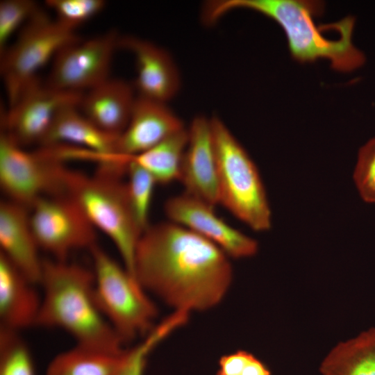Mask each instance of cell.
Returning a JSON list of instances; mask_svg holds the SVG:
<instances>
[{
    "mask_svg": "<svg viewBox=\"0 0 375 375\" xmlns=\"http://www.w3.org/2000/svg\"><path fill=\"white\" fill-rule=\"evenodd\" d=\"M229 256L219 247L171 221L149 225L141 235L134 276L174 309L205 311L225 297L233 280Z\"/></svg>",
    "mask_w": 375,
    "mask_h": 375,
    "instance_id": "1",
    "label": "cell"
},
{
    "mask_svg": "<svg viewBox=\"0 0 375 375\" xmlns=\"http://www.w3.org/2000/svg\"><path fill=\"white\" fill-rule=\"evenodd\" d=\"M39 285L36 326L63 330L80 346L112 353L126 350L98 306L92 269L67 260H44Z\"/></svg>",
    "mask_w": 375,
    "mask_h": 375,
    "instance_id": "2",
    "label": "cell"
},
{
    "mask_svg": "<svg viewBox=\"0 0 375 375\" xmlns=\"http://www.w3.org/2000/svg\"><path fill=\"white\" fill-rule=\"evenodd\" d=\"M322 3L302 0H215L203 4L202 19L215 24L228 12L244 8L258 12L278 23L284 31L292 57L301 62L328 60L335 70L349 72L362 67L365 54L354 46V25L337 38L327 37L337 22L317 26L314 17L322 12Z\"/></svg>",
    "mask_w": 375,
    "mask_h": 375,
    "instance_id": "3",
    "label": "cell"
},
{
    "mask_svg": "<svg viewBox=\"0 0 375 375\" xmlns=\"http://www.w3.org/2000/svg\"><path fill=\"white\" fill-rule=\"evenodd\" d=\"M127 167L98 165L92 175L68 169L65 194L72 197L96 228L115 244L123 265L134 276V258L142 231L134 216L122 177Z\"/></svg>",
    "mask_w": 375,
    "mask_h": 375,
    "instance_id": "4",
    "label": "cell"
},
{
    "mask_svg": "<svg viewBox=\"0 0 375 375\" xmlns=\"http://www.w3.org/2000/svg\"><path fill=\"white\" fill-rule=\"evenodd\" d=\"M210 119L217 164L218 203L256 231L272 226V212L258 169L224 122Z\"/></svg>",
    "mask_w": 375,
    "mask_h": 375,
    "instance_id": "5",
    "label": "cell"
},
{
    "mask_svg": "<svg viewBox=\"0 0 375 375\" xmlns=\"http://www.w3.org/2000/svg\"><path fill=\"white\" fill-rule=\"evenodd\" d=\"M89 251L95 297L103 315L124 344L144 338L157 324L158 310L147 292L97 244Z\"/></svg>",
    "mask_w": 375,
    "mask_h": 375,
    "instance_id": "6",
    "label": "cell"
},
{
    "mask_svg": "<svg viewBox=\"0 0 375 375\" xmlns=\"http://www.w3.org/2000/svg\"><path fill=\"white\" fill-rule=\"evenodd\" d=\"M80 38L40 9L22 28L15 42L1 53L0 71L8 106L51 62L64 47Z\"/></svg>",
    "mask_w": 375,
    "mask_h": 375,
    "instance_id": "7",
    "label": "cell"
},
{
    "mask_svg": "<svg viewBox=\"0 0 375 375\" xmlns=\"http://www.w3.org/2000/svg\"><path fill=\"white\" fill-rule=\"evenodd\" d=\"M68 169L53 146L28 151L1 132L0 185L8 200L29 208L42 197L65 194Z\"/></svg>",
    "mask_w": 375,
    "mask_h": 375,
    "instance_id": "8",
    "label": "cell"
},
{
    "mask_svg": "<svg viewBox=\"0 0 375 375\" xmlns=\"http://www.w3.org/2000/svg\"><path fill=\"white\" fill-rule=\"evenodd\" d=\"M31 226L41 250L66 260L74 251L97 244L96 228L67 194L44 197L28 208Z\"/></svg>",
    "mask_w": 375,
    "mask_h": 375,
    "instance_id": "9",
    "label": "cell"
},
{
    "mask_svg": "<svg viewBox=\"0 0 375 375\" xmlns=\"http://www.w3.org/2000/svg\"><path fill=\"white\" fill-rule=\"evenodd\" d=\"M120 36L115 31L64 47L51 62L46 81L51 88L83 93L110 78Z\"/></svg>",
    "mask_w": 375,
    "mask_h": 375,
    "instance_id": "10",
    "label": "cell"
},
{
    "mask_svg": "<svg viewBox=\"0 0 375 375\" xmlns=\"http://www.w3.org/2000/svg\"><path fill=\"white\" fill-rule=\"evenodd\" d=\"M83 93L57 90L38 79L1 115V131L19 145H40L63 108L78 105Z\"/></svg>",
    "mask_w": 375,
    "mask_h": 375,
    "instance_id": "11",
    "label": "cell"
},
{
    "mask_svg": "<svg viewBox=\"0 0 375 375\" xmlns=\"http://www.w3.org/2000/svg\"><path fill=\"white\" fill-rule=\"evenodd\" d=\"M215 207L185 192L169 198L164 210L169 221L181 225L223 250L230 258L256 255L257 241L233 228L218 215Z\"/></svg>",
    "mask_w": 375,
    "mask_h": 375,
    "instance_id": "12",
    "label": "cell"
},
{
    "mask_svg": "<svg viewBox=\"0 0 375 375\" xmlns=\"http://www.w3.org/2000/svg\"><path fill=\"white\" fill-rule=\"evenodd\" d=\"M188 131V140L178 181L185 193L215 207L219 204L218 188L210 119L197 116Z\"/></svg>",
    "mask_w": 375,
    "mask_h": 375,
    "instance_id": "13",
    "label": "cell"
},
{
    "mask_svg": "<svg viewBox=\"0 0 375 375\" xmlns=\"http://www.w3.org/2000/svg\"><path fill=\"white\" fill-rule=\"evenodd\" d=\"M119 48L134 56V88L138 96L165 103L175 97L181 79L176 66L166 50L147 40L131 35L119 38Z\"/></svg>",
    "mask_w": 375,
    "mask_h": 375,
    "instance_id": "14",
    "label": "cell"
},
{
    "mask_svg": "<svg viewBox=\"0 0 375 375\" xmlns=\"http://www.w3.org/2000/svg\"><path fill=\"white\" fill-rule=\"evenodd\" d=\"M185 128L166 103L137 95L128 124L117 138L116 153H140Z\"/></svg>",
    "mask_w": 375,
    "mask_h": 375,
    "instance_id": "15",
    "label": "cell"
},
{
    "mask_svg": "<svg viewBox=\"0 0 375 375\" xmlns=\"http://www.w3.org/2000/svg\"><path fill=\"white\" fill-rule=\"evenodd\" d=\"M0 253L28 278L39 285L43 262L26 207L10 201L0 203Z\"/></svg>",
    "mask_w": 375,
    "mask_h": 375,
    "instance_id": "16",
    "label": "cell"
},
{
    "mask_svg": "<svg viewBox=\"0 0 375 375\" xmlns=\"http://www.w3.org/2000/svg\"><path fill=\"white\" fill-rule=\"evenodd\" d=\"M135 88L110 77L83 92L81 112L102 131L119 136L125 129L137 98Z\"/></svg>",
    "mask_w": 375,
    "mask_h": 375,
    "instance_id": "17",
    "label": "cell"
},
{
    "mask_svg": "<svg viewBox=\"0 0 375 375\" xmlns=\"http://www.w3.org/2000/svg\"><path fill=\"white\" fill-rule=\"evenodd\" d=\"M36 285L0 253V327L19 332L36 326L42 303Z\"/></svg>",
    "mask_w": 375,
    "mask_h": 375,
    "instance_id": "18",
    "label": "cell"
},
{
    "mask_svg": "<svg viewBox=\"0 0 375 375\" xmlns=\"http://www.w3.org/2000/svg\"><path fill=\"white\" fill-rule=\"evenodd\" d=\"M118 137L97 127L81 112L78 105H70L56 115L40 146L67 144L109 154L116 153Z\"/></svg>",
    "mask_w": 375,
    "mask_h": 375,
    "instance_id": "19",
    "label": "cell"
},
{
    "mask_svg": "<svg viewBox=\"0 0 375 375\" xmlns=\"http://www.w3.org/2000/svg\"><path fill=\"white\" fill-rule=\"evenodd\" d=\"M321 375H375V328L335 345L322 360Z\"/></svg>",
    "mask_w": 375,
    "mask_h": 375,
    "instance_id": "20",
    "label": "cell"
},
{
    "mask_svg": "<svg viewBox=\"0 0 375 375\" xmlns=\"http://www.w3.org/2000/svg\"><path fill=\"white\" fill-rule=\"evenodd\" d=\"M188 140V131L185 128L144 152L124 156V162L126 165L132 162L142 167L158 184H169L179 179Z\"/></svg>",
    "mask_w": 375,
    "mask_h": 375,
    "instance_id": "21",
    "label": "cell"
},
{
    "mask_svg": "<svg viewBox=\"0 0 375 375\" xmlns=\"http://www.w3.org/2000/svg\"><path fill=\"white\" fill-rule=\"evenodd\" d=\"M126 350L112 353L76 344L56 355L45 375H115Z\"/></svg>",
    "mask_w": 375,
    "mask_h": 375,
    "instance_id": "22",
    "label": "cell"
},
{
    "mask_svg": "<svg viewBox=\"0 0 375 375\" xmlns=\"http://www.w3.org/2000/svg\"><path fill=\"white\" fill-rule=\"evenodd\" d=\"M190 313L174 310L135 346L126 349L122 362L115 375H144L147 358L153 350L171 333L185 326Z\"/></svg>",
    "mask_w": 375,
    "mask_h": 375,
    "instance_id": "23",
    "label": "cell"
},
{
    "mask_svg": "<svg viewBox=\"0 0 375 375\" xmlns=\"http://www.w3.org/2000/svg\"><path fill=\"white\" fill-rule=\"evenodd\" d=\"M126 175L128 200L135 219L143 233L150 225L149 211L155 185L158 183L149 172L132 162L127 165Z\"/></svg>",
    "mask_w": 375,
    "mask_h": 375,
    "instance_id": "24",
    "label": "cell"
},
{
    "mask_svg": "<svg viewBox=\"0 0 375 375\" xmlns=\"http://www.w3.org/2000/svg\"><path fill=\"white\" fill-rule=\"evenodd\" d=\"M0 375H35L31 351L19 332L0 327Z\"/></svg>",
    "mask_w": 375,
    "mask_h": 375,
    "instance_id": "25",
    "label": "cell"
},
{
    "mask_svg": "<svg viewBox=\"0 0 375 375\" xmlns=\"http://www.w3.org/2000/svg\"><path fill=\"white\" fill-rule=\"evenodd\" d=\"M46 5L55 14V19L74 31L104 8L103 0H47Z\"/></svg>",
    "mask_w": 375,
    "mask_h": 375,
    "instance_id": "26",
    "label": "cell"
},
{
    "mask_svg": "<svg viewBox=\"0 0 375 375\" xmlns=\"http://www.w3.org/2000/svg\"><path fill=\"white\" fill-rule=\"evenodd\" d=\"M40 10L32 0H3L0 2V52L8 46L12 35Z\"/></svg>",
    "mask_w": 375,
    "mask_h": 375,
    "instance_id": "27",
    "label": "cell"
},
{
    "mask_svg": "<svg viewBox=\"0 0 375 375\" xmlns=\"http://www.w3.org/2000/svg\"><path fill=\"white\" fill-rule=\"evenodd\" d=\"M353 178L361 199L367 203H374L375 137L360 148Z\"/></svg>",
    "mask_w": 375,
    "mask_h": 375,
    "instance_id": "28",
    "label": "cell"
},
{
    "mask_svg": "<svg viewBox=\"0 0 375 375\" xmlns=\"http://www.w3.org/2000/svg\"><path fill=\"white\" fill-rule=\"evenodd\" d=\"M253 356L244 350L222 356L219 360L216 375H242Z\"/></svg>",
    "mask_w": 375,
    "mask_h": 375,
    "instance_id": "29",
    "label": "cell"
},
{
    "mask_svg": "<svg viewBox=\"0 0 375 375\" xmlns=\"http://www.w3.org/2000/svg\"><path fill=\"white\" fill-rule=\"evenodd\" d=\"M269 369L254 355L247 364L242 375H271Z\"/></svg>",
    "mask_w": 375,
    "mask_h": 375,
    "instance_id": "30",
    "label": "cell"
}]
</instances>
